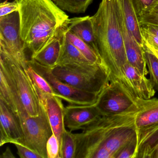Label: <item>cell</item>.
Returning <instances> with one entry per match:
<instances>
[{"label": "cell", "mask_w": 158, "mask_h": 158, "mask_svg": "<svg viewBox=\"0 0 158 158\" xmlns=\"http://www.w3.org/2000/svg\"><path fill=\"white\" fill-rule=\"evenodd\" d=\"M138 109L118 114L102 115L75 134V158H115L118 152L137 137Z\"/></svg>", "instance_id": "cell-1"}, {"label": "cell", "mask_w": 158, "mask_h": 158, "mask_svg": "<svg viewBox=\"0 0 158 158\" xmlns=\"http://www.w3.org/2000/svg\"><path fill=\"white\" fill-rule=\"evenodd\" d=\"M98 51L109 70L111 80L124 85L123 68L127 62L123 32V20L120 0H101L91 16Z\"/></svg>", "instance_id": "cell-2"}, {"label": "cell", "mask_w": 158, "mask_h": 158, "mask_svg": "<svg viewBox=\"0 0 158 158\" xmlns=\"http://www.w3.org/2000/svg\"><path fill=\"white\" fill-rule=\"evenodd\" d=\"M20 31L31 56L38 52L69 18L52 0H18Z\"/></svg>", "instance_id": "cell-3"}, {"label": "cell", "mask_w": 158, "mask_h": 158, "mask_svg": "<svg viewBox=\"0 0 158 158\" xmlns=\"http://www.w3.org/2000/svg\"><path fill=\"white\" fill-rule=\"evenodd\" d=\"M52 71L63 82L98 95L110 81V72L104 64L60 65L52 68Z\"/></svg>", "instance_id": "cell-4"}, {"label": "cell", "mask_w": 158, "mask_h": 158, "mask_svg": "<svg viewBox=\"0 0 158 158\" xmlns=\"http://www.w3.org/2000/svg\"><path fill=\"white\" fill-rule=\"evenodd\" d=\"M0 61L7 68L27 112L31 116L38 115L41 105L34 84L26 69L1 49Z\"/></svg>", "instance_id": "cell-5"}, {"label": "cell", "mask_w": 158, "mask_h": 158, "mask_svg": "<svg viewBox=\"0 0 158 158\" xmlns=\"http://www.w3.org/2000/svg\"><path fill=\"white\" fill-rule=\"evenodd\" d=\"M18 116L23 133V139L21 144L36 152L42 158H48L47 143L53 133L42 106L41 105L37 116H31L27 113Z\"/></svg>", "instance_id": "cell-6"}, {"label": "cell", "mask_w": 158, "mask_h": 158, "mask_svg": "<svg viewBox=\"0 0 158 158\" xmlns=\"http://www.w3.org/2000/svg\"><path fill=\"white\" fill-rule=\"evenodd\" d=\"M96 105L102 115L118 114L139 108L137 98L118 80H111L105 87Z\"/></svg>", "instance_id": "cell-7"}, {"label": "cell", "mask_w": 158, "mask_h": 158, "mask_svg": "<svg viewBox=\"0 0 158 158\" xmlns=\"http://www.w3.org/2000/svg\"><path fill=\"white\" fill-rule=\"evenodd\" d=\"M0 49L26 69L28 60L21 38L19 11L0 17Z\"/></svg>", "instance_id": "cell-8"}, {"label": "cell", "mask_w": 158, "mask_h": 158, "mask_svg": "<svg viewBox=\"0 0 158 158\" xmlns=\"http://www.w3.org/2000/svg\"><path fill=\"white\" fill-rule=\"evenodd\" d=\"M28 63L49 83L59 98L68 104L89 105L97 102L99 95L80 90L63 82L53 74L51 68L42 65L33 59L28 60Z\"/></svg>", "instance_id": "cell-9"}, {"label": "cell", "mask_w": 158, "mask_h": 158, "mask_svg": "<svg viewBox=\"0 0 158 158\" xmlns=\"http://www.w3.org/2000/svg\"><path fill=\"white\" fill-rule=\"evenodd\" d=\"M34 86L40 104L47 114L53 134L58 139L60 149L63 134L65 129V107L63 100L57 96L43 92L34 84Z\"/></svg>", "instance_id": "cell-10"}, {"label": "cell", "mask_w": 158, "mask_h": 158, "mask_svg": "<svg viewBox=\"0 0 158 158\" xmlns=\"http://www.w3.org/2000/svg\"><path fill=\"white\" fill-rule=\"evenodd\" d=\"M0 146L6 143L22 144L23 133L18 115L0 99Z\"/></svg>", "instance_id": "cell-11"}, {"label": "cell", "mask_w": 158, "mask_h": 158, "mask_svg": "<svg viewBox=\"0 0 158 158\" xmlns=\"http://www.w3.org/2000/svg\"><path fill=\"white\" fill-rule=\"evenodd\" d=\"M69 20L57 29L43 48L34 56H31V59L50 68H53L57 65L61 53Z\"/></svg>", "instance_id": "cell-12"}, {"label": "cell", "mask_w": 158, "mask_h": 158, "mask_svg": "<svg viewBox=\"0 0 158 158\" xmlns=\"http://www.w3.org/2000/svg\"><path fill=\"white\" fill-rule=\"evenodd\" d=\"M101 115L96 103L89 105L68 104L65 107L64 124L72 132L80 130Z\"/></svg>", "instance_id": "cell-13"}, {"label": "cell", "mask_w": 158, "mask_h": 158, "mask_svg": "<svg viewBox=\"0 0 158 158\" xmlns=\"http://www.w3.org/2000/svg\"><path fill=\"white\" fill-rule=\"evenodd\" d=\"M123 75L125 85L136 98L148 99L154 97L156 90L150 79L140 73L128 62L124 67Z\"/></svg>", "instance_id": "cell-14"}, {"label": "cell", "mask_w": 158, "mask_h": 158, "mask_svg": "<svg viewBox=\"0 0 158 158\" xmlns=\"http://www.w3.org/2000/svg\"><path fill=\"white\" fill-rule=\"evenodd\" d=\"M0 99L17 115L27 113L12 79L4 64L0 61Z\"/></svg>", "instance_id": "cell-15"}, {"label": "cell", "mask_w": 158, "mask_h": 158, "mask_svg": "<svg viewBox=\"0 0 158 158\" xmlns=\"http://www.w3.org/2000/svg\"><path fill=\"white\" fill-rule=\"evenodd\" d=\"M123 32L127 62L140 73L145 76L148 75L149 73L144 57L143 48L138 43L131 32L127 29L124 18L123 22Z\"/></svg>", "instance_id": "cell-16"}, {"label": "cell", "mask_w": 158, "mask_h": 158, "mask_svg": "<svg viewBox=\"0 0 158 158\" xmlns=\"http://www.w3.org/2000/svg\"><path fill=\"white\" fill-rule=\"evenodd\" d=\"M135 158H158V123L137 129Z\"/></svg>", "instance_id": "cell-17"}, {"label": "cell", "mask_w": 158, "mask_h": 158, "mask_svg": "<svg viewBox=\"0 0 158 158\" xmlns=\"http://www.w3.org/2000/svg\"><path fill=\"white\" fill-rule=\"evenodd\" d=\"M137 102L139 108L135 122L137 129L158 123V99L137 98Z\"/></svg>", "instance_id": "cell-18"}, {"label": "cell", "mask_w": 158, "mask_h": 158, "mask_svg": "<svg viewBox=\"0 0 158 158\" xmlns=\"http://www.w3.org/2000/svg\"><path fill=\"white\" fill-rule=\"evenodd\" d=\"M67 27L68 29L99 53L91 16L69 19Z\"/></svg>", "instance_id": "cell-19"}, {"label": "cell", "mask_w": 158, "mask_h": 158, "mask_svg": "<svg viewBox=\"0 0 158 158\" xmlns=\"http://www.w3.org/2000/svg\"><path fill=\"white\" fill-rule=\"evenodd\" d=\"M125 23L138 43L143 48V40L139 17L132 0H120Z\"/></svg>", "instance_id": "cell-20"}, {"label": "cell", "mask_w": 158, "mask_h": 158, "mask_svg": "<svg viewBox=\"0 0 158 158\" xmlns=\"http://www.w3.org/2000/svg\"><path fill=\"white\" fill-rule=\"evenodd\" d=\"M94 64L88 60L81 52L64 37L61 53L57 65H88Z\"/></svg>", "instance_id": "cell-21"}, {"label": "cell", "mask_w": 158, "mask_h": 158, "mask_svg": "<svg viewBox=\"0 0 158 158\" xmlns=\"http://www.w3.org/2000/svg\"><path fill=\"white\" fill-rule=\"evenodd\" d=\"M65 35L67 40L75 47L89 61L94 64L104 65L99 54L92 47L68 29L67 26Z\"/></svg>", "instance_id": "cell-22"}, {"label": "cell", "mask_w": 158, "mask_h": 158, "mask_svg": "<svg viewBox=\"0 0 158 158\" xmlns=\"http://www.w3.org/2000/svg\"><path fill=\"white\" fill-rule=\"evenodd\" d=\"M61 10L73 14L85 13L93 0H52Z\"/></svg>", "instance_id": "cell-23"}, {"label": "cell", "mask_w": 158, "mask_h": 158, "mask_svg": "<svg viewBox=\"0 0 158 158\" xmlns=\"http://www.w3.org/2000/svg\"><path fill=\"white\" fill-rule=\"evenodd\" d=\"M76 150V140L75 134L65 128L60 149V158H75Z\"/></svg>", "instance_id": "cell-24"}, {"label": "cell", "mask_w": 158, "mask_h": 158, "mask_svg": "<svg viewBox=\"0 0 158 158\" xmlns=\"http://www.w3.org/2000/svg\"><path fill=\"white\" fill-rule=\"evenodd\" d=\"M143 50L151 81L155 90L158 91V59L144 45Z\"/></svg>", "instance_id": "cell-25"}, {"label": "cell", "mask_w": 158, "mask_h": 158, "mask_svg": "<svg viewBox=\"0 0 158 158\" xmlns=\"http://www.w3.org/2000/svg\"><path fill=\"white\" fill-rule=\"evenodd\" d=\"M26 70L32 80L33 84L37 87L41 91L45 93L57 96L59 98L58 94L54 91L49 83L44 77L39 74L34 68L28 64V63Z\"/></svg>", "instance_id": "cell-26"}, {"label": "cell", "mask_w": 158, "mask_h": 158, "mask_svg": "<svg viewBox=\"0 0 158 158\" xmlns=\"http://www.w3.org/2000/svg\"><path fill=\"white\" fill-rule=\"evenodd\" d=\"M137 148V137L122 148L115 158H135Z\"/></svg>", "instance_id": "cell-27"}, {"label": "cell", "mask_w": 158, "mask_h": 158, "mask_svg": "<svg viewBox=\"0 0 158 158\" xmlns=\"http://www.w3.org/2000/svg\"><path fill=\"white\" fill-rule=\"evenodd\" d=\"M47 151L48 158H60L59 141L53 134L48 140Z\"/></svg>", "instance_id": "cell-28"}, {"label": "cell", "mask_w": 158, "mask_h": 158, "mask_svg": "<svg viewBox=\"0 0 158 158\" xmlns=\"http://www.w3.org/2000/svg\"><path fill=\"white\" fill-rule=\"evenodd\" d=\"M138 17L148 13L157 0H132Z\"/></svg>", "instance_id": "cell-29"}, {"label": "cell", "mask_w": 158, "mask_h": 158, "mask_svg": "<svg viewBox=\"0 0 158 158\" xmlns=\"http://www.w3.org/2000/svg\"><path fill=\"white\" fill-rule=\"evenodd\" d=\"M19 3L18 0H15L12 2L5 1L0 4V17L10 14L19 11Z\"/></svg>", "instance_id": "cell-30"}, {"label": "cell", "mask_w": 158, "mask_h": 158, "mask_svg": "<svg viewBox=\"0 0 158 158\" xmlns=\"http://www.w3.org/2000/svg\"><path fill=\"white\" fill-rule=\"evenodd\" d=\"M14 145L16 147L17 154L21 158H42L36 152L22 144L15 143Z\"/></svg>", "instance_id": "cell-31"}, {"label": "cell", "mask_w": 158, "mask_h": 158, "mask_svg": "<svg viewBox=\"0 0 158 158\" xmlns=\"http://www.w3.org/2000/svg\"><path fill=\"white\" fill-rule=\"evenodd\" d=\"M140 26L143 40L147 41L154 47L158 48V37L149 32L143 27L141 26Z\"/></svg>", "instance_id": "cell-32"}, {"label": "cell", "mask_w": 158, "mask_h": 158, "mask_svg": "<svg viewBox=\"0 0 158 158\" xmlns=\"http://www.w3.org/2000/svg\"><path fill=\"white\" fill-rule=\"evenodd\" d=\"M140 25L152 24L158 26V14H146L139 17Z\"/></svg>", "instance_id": "cell-33"}, {"label": "cell", "mask_w": 158, "mask_h": 158, "mask_svg": "<svg viewBox=\"0 0 158 158\" xmlns=\"http://www.w3.org/2000/svg\"><path fill=\"white\" fill-rule=\"evenodd\" d=\"M140 26L143 27L152 34L158 37V26L152 24H144Z\"/></svg>", "instance_id": "cell-34"}, {"label": "cell", "mask_w": 158, "mask_h": 158, "mask_svg": "<svg viewBox=\"0 0 158 158\" xmlns=\"http://www.w3.org/2000/svg\"><path fill=\"white\" fill-rule=\"evenodd\" d=\"M143 45L145 46L158 59V48L151 45L145 40H143Z\"/></svg>", "instance_id": "cell-35"}, {"label": "cell", "mask_w": 158, "mask_h": 158, "mask_svg": "<svg viewBox=\"0 0 158 158\" xmlns=\"http://www.w3.org/2000/svg\"><path fill=\"white\" fill-rule=\"evenodd\" d=\"M15 157L11 151L9 147L6 148L5 151L3 152L0 156V158H15Z\"/></svg>", "instance_id": "cell-36"}, {"label": "cell", "mask_w": 158, "mask_h": 158, "mask_svg": "<svg viewBox=\"0 0 158 158\" xmlns=\"http://www.w3.org/2000/svg\"><path fill=\"white\" fill-rule=\"evenodd\" d=\"M147 14H158V0L151 7L148 12Z\"/></svg>", "instance_id": "cell-37"}]
</instances>
